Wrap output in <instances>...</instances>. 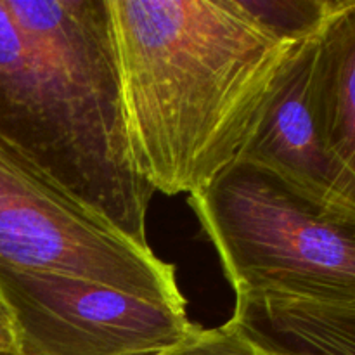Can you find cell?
Instances as JSON below:
<instances>
[{
    "mask_svg": "<svg viewBox=\"0 0 355 355\" xmlns=\"http://www.w3.org/2000/svg\"><path fill=\"white\" fill-rule=\"evenodd\" d=\"M135 162L155 191L194 194L239 158L302 40L243 0H110Z\"/></svg>",
    "mask_w": 355,
    "mask_h": 355,
    "instance_id": "1",
    "label": "cell"
},
{
    "mask_svg": "<svg viewBox=\"0 0 355 355\" xmlns=\"http://www.w3.org/2000/svg\"><path fill=\"white\" fill-rule=\"evenodd\" d=\"M0 142L139 246L155 187L135 162L110 0H6Z\"/></svg>",
    "mask_w": 355,
    "mask_h": 355,
    "instance_id": "2",
    "label": "cell"
},
{
    "mask_svg": "<svg viewBox=\"0 0 355 355\" xmlns=\"http://www.w3.org/2000/svg\"><path fill=\"white\" fill-rule=\"evenodd\" d=\"M191 208L236 295L355 304V220L329 214L279 177L236 162Z\"/></svg>",
    "mask_w": 355,
    "mask_h": 355,
    "instance_id": "3",
    "label": "cell"
},
{
    "mask_svg": "<svg viewBox=\"0 0 355 355\" xmlns=\"http://www.w3.org/2000/svg\"><path fill=\"white\" fill-rule=\"evenodd\" d=\"M0 263L187 305L175 267L121 234L0 142Z\"/></svg>",
    "mask_w": 355,
    "mask_h": 355,
    "instance_id": "4",
    "label": "cell"
},
{
    "mask_svg": "<svg viewBox=\"0 0 355 355\" xmlns=\"http://www.w3.org/2000/svg\"><path fill=\"white\" fill-rule=\"evenodd\" d=\"M19 355H158L198 329L186 305L0 263Z\"/></svg>",
    "mask_w": 355,
    "mask_h": 355,
    "instance_id": "5",
    "label": "cell"
},
{
    "mask_svg": "<svg viewBox=\"0 0 355 355\" xmlns=\"http://www.w3.org/2000/svg\"><path fill=\"white\" fill-rule=\"evenodd\" d=\"M319 31L293 49L236 162L269 170L321 210L355 220V187L329 156L315 113Z\"/></svg>",
    "mask_w": 355,
    "mask_h": 355,
    "instance_id": "6",
    "label": "cell"
},
{
    "mask_svg": "<svg viewBox=\"0 0 355 355\" xmlns=\"http://www.w3.org/2000/svg\"><path fill=\"white\" fill-rule=\"evenodd\" d=\"M231 321L267 355H355V304L236 295Z\"/></svg>",
    "mask_w": 355,
    "mask_h": 355,
    "instance_id": "7",
    "label": "cell"
},
{
    "mask_svg": "<svg viewBox=\"0 0 355 355\" xmlns=\"http://www.w3.org/2000/svg\"><path fill=\"white\" fill-rule=\"evenodd\" d=\"M314 103L326 149L355 187V0H338L319 31Z\"/></svg>",
    "mask_w": 355,
    "mask_h": 355,
    "instance_id": "8",
    "label": "cell"
},
{
    "mask_svg": "<svg viewBox=\"0 0 355 355\" xmlns=\"http://www.w3.org/2000/svg\"><path fill=\"white\" fill-rule=\"evenodd\" d=\"M259 21L288 40H304L322 28L338 0H243Z\"/></svg>",
    "mask_w": 355,
    "mask_h": 355,
    "instance_id": "9",
    "label": "cell"
},
{
    "mask_svg": "<svg viewBox=\"0 0 355 355\" xmlns=\"http://www.w3.org/2000/svg\"><path fill=\"white\" fill-rule=\"evenodd\" d=\"M158 355H267L229 319L218 328L198 326L193 335Z\"/></svg>",
    "mask_w": 355,
    "mask_h": 355,
    "instance_id": "10",
    "label": "cell"
},
{
    "mask_svg": "<svg viewBox=\"0 0 355 355\" xmlns=\"http://www.w3.org/2000/svg\"><path fill=\"white\" fill-rule=\"evenodd\" d=\"M0 350H3V352L17 354L12 321H10V314L9 311H7L2 298H0Z\"/></svg>",
    "mask_w": 355,
    "mask_h": 355,
    "instance_id": "11",
    "label": "cell"
},
{
    "mask_svg": "<svg viewBox=\"0 0 355 355\" xmlns=\"http://www.w3.org/2000/svg\"><path fill=\"white\" fill-rule=\"evenodd\" d=\"M0 355H17V354H14V352H3V350H0Z\"/></svg>",
    "mask_w": 355,
    "mask_h": 355,
    "instance_id": "12",
    "label": "cell"
}]
</instances>
